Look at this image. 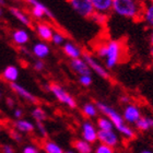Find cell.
Instances as JSON below:
<instances>
[{
	"label": "cell",
	"instance_id": "5bb4252c",
	"mask_svg": "<svg viewBox=\"0 0 153 153\" xmlns=\"http://www.w3.org/2000/svg\"><path fill=\"white\" fill-rule=\"evenodd\" d=\"M69 67L74 74H78V76H84V74H91V70H90L89 66L86 64L84 59L82 57L78 58V59H72L69 62Z\"/></svg>",
	"mask_w": 153,
	"mask_h": 153
},
{
	"label": "cell",
	"instance_id": "60d3db41",
	"mask_svg": "<svg viewBox=\"0 0 153 153\" xmlns=\"http://www.w3.org/2000/svg\"><path fill=\"white\" fill-rule=\"evenodd\" d=\"M149 41H150L151 49H153V30H151V32H150V35H149Z\"/></svg>",
	"mask_w": 153,
	"mask_h": 153
},
{
	"label": "cell",
	"instance_id": "7402d4cb",
	"mask_svg": "<svg viewBox=\"0 0 153 153\" xmlns=\"http://www.w3.org/2000/svg\"><path fill=\"white\" fill-rule=\"evenodd\" d=\"M136 128L140 131H149L153 129V117L150 116H141V118L136 123Z\"/></svg>",
	"mask_w": 153,
	"mask_h": 153
},
{
	"label": "cell",
	"instance_id": "681fc988",
	"mask_svg": "<svg viewBox=\"0 0 153 153\" xmlns=\"http://www.w3.org/2000/svg\"><path fill=\"white\" fill-rule=\"evenodd\" d=\"M0 132H1V127H0Z\"/></svg>",
	"mask_w": 153,
	"mask_h": 153
},
{
	"label": "cell",
	"instance_id": "d590c367",
	"mask_svg": "<svg viewBox=\"0 0 153 153\" xmlns=\"http://www.w3.org/2000/svg\"><path fill=\"white\" fill-rule=\"evenodd\" d=\"M22 153H39V150L37 147L33 146V144H27L23 148Z\"/></svg>",
	"mask_w": 153,
	"mask_h": 153
},
{
	"label": "cell",
	"instance_id": "e0dca14e",
	"mask_svg": "<svg viewBox=\"0 0 153 153\" xmlns=\"http://www.w3.org/2000/svg\"><path fill=\"white\" fill-rule=\"evenodd\" d=\"M11 38H12L13 43L18 46H25L30 41V34L26 30L18 29L12 32Z\"/></svg>",
	"mask_w": 153,
	"mask_h": 153
},
{
	"label": "cell",
	"instance_id": "1f68e13d",
	"mask_svg": "<svg viewBox=\"0 0 153 153\" xmlns=\"http://www.w3.org/2000/svg\"><path fill=\"white\" fill-rule=\"evenodd\" d=\"M94 153H115V152L113 148L108 147V146H105V144L100 143L95 147Z\"/></svg>",
	"mask_w": 153,
	"mask_h": 153
},
{
	"label": "cell",
	"instance_id": "44dd1931",
	"mask_svg": "<svg viewBox=\"0 0 153 153\" xmlns=\"http://www.w3.org/2000/svg\"><path fill=\"white\" fill-rule=\"evenodd\" d=\"M141 21L153 30V4L152 3H144L143 7V12L141 16Z\"/></svg>",
	"mask_w": 153,
	"mask_h": 153
},
{
	"label": "cell",
	"instance_id": "ee69618b",
	"mask_svg": "<svg viewBox=\"0 0 153 153\" xmlns=\"http://www.w3.org/2000/svg\"><path fill=\"white\" fill-rule=\"evenodd\" d=\"M64 153H76L74 151H72V150H68V151H65Z\"/></svg>",
	"mask_w": 153,
	"mask_h": 153
},
{
	"label": "cell",
	"instance_id": "9c48e42d",
	"mask_svg": "<svg viewBox=\"0 0 153 153\" xmlns=\"http://www.w3.org/2000/svg\"><path fill=\"white\" fill-rule=\"evenodd\" d=\"M97 128L92 121L85 120L81 125V134L82 140L86 141L88 143L92 144L97 142Z\"/></svg>",
	"mask_w": 153,
	"mask_h": 153
},
{
	"label": "cell",
	"instance_id": "cb8c5ba5",
	"mask_svg": "<svg viewBox=\"0 0 153 153\" xmlns=\"http://www.w3.org/2000/svg\"><path fill=\"white\" fill-rule=\"evenodd\" d=\"M74 148L78 153H92L93 152L92 144L88 143L86 141L82 140V139H76V140H74Z\"/></svg>",
	"mask_w": 153,
	"mask_h": 153
},
{
	"label": "cell",
	"instance_id": "f546056e",
	"mask_svg": "<svg viewBox=\"0 0 153 153\" xmlns=\"http://www.w3.org/2000/svg\"><path fill=\"white\" fill-rule=\"evenodd\" d=\"M90 19L94 21L96 24H99V25H104L108 19V16H106V14H102V13H97V12H94L92 14V16L90 18Z\"/></svg>",
	"mask_w": 153,
	"mask_h": 153
},
{
	"label": "cell",
	"instance_id": "2e32d148",
	"mask_svg": "<svg viewBox=\"0 0 153 153\" xmlns=\"http://www.w3.org/2000/svg\"><path fill=\"white\" fill-rule=\"evenodd\" d=\"M94 12L108 16L113 9V0H91Z\"/></svg>",
	"mask_w": 153,
	"mask_h": 153
},
{
	"label": "cell",
	"instance_id": "d4e9b609",
	"mask_svg": "<svg viewBox=\"0 0 153 153\" xmlns=\"http://www.w3.org/2000/svg\"><path fill=\"white\" fill-rule=\"evenodd\" d=\"M82 114L88 118H95L97 117L99 111L96 108L95 103H85L82 106Z\"/></svg>",
	"mask_w": 153,
	"mask_h": 153
},
{
	"label": "cell",
	"instance_id": "ac0fdd59",
	"mask_svg": "<svg viewBox=\"0 0 153 153\" xmlns=\"http://www.w3.org/2000/svg\"><path fill=\"white\" fill-rule=\"evenodd\" d=\"M14 129L19 131L20 134H31L35 130V124H33L32 121L27 120V119H16L13 123Z\"/></svg>",
	"mask_w": 153,
	"mask_h": 153
},
{
	"label": "cell",
	"instance_id": "e575fe53",
	"mask_svg": "<svg viewBox=\"0 0 153 153\" xmlns=\"http://www.w3.org/2000/svg\"><path fill=\"white\" fill-rule=\"evenodd\" d=\"M33 68H34V70L35 71H38V72H41L45 69V62L44 60H37L34 61V64H33Z\"/></svg>",
	"mask_w": 153,
	"mask_h": 153
},
{
	"label": "cell",
	"instance_id": "5b68a950",
	"mask_svg": "<svg viewBox=\"0 0 153 153\" xmlns=\"http://www.w3.org/2000/svg\"><path fill=\"white\" fill-rule=\"evenodd\" d=\"M82 58L84 59V61H85L86 64H88L91 72L94 71V74H96L99 76H101L102 79L108 80L111 78V74H109L108 70L106 69L104 65L101 64L97 60V58L94 55H92L91 53H88V51H84Z\"/></svg>",
	"mask_w": 153,
	"mask_h": 153
},
{
	"label": "cell",
	"instance_id": "30bf717a",
	"mask_svg": "<svg viewBox=\"0 0 153 153\" xmlns=\"http://www.w3.org/2000/svg\"><path fill=\"white\" fill-rule=\"evenodd\" d=\"M97 141L100 143L108 146L111 148H116L119 144V137L114 130L111 131H97Z\"/></svg>",
	"mask_w": 153,
	"mask_h": 153
},
{
	"label": "cell",
	"instance_id": "4316f807",
	"mask_svg": "<svg viewBox=\"0 0 153 153\" xmlns=\"http://www.w3.org/2000/svg\"><path fill=\"white\" fill-rule=\"evenodd\" d=\"M96 127L97 130H103V131H111L114 130V126H113L112 121L109 120L108 118L104 117H99L96 120Z\"/></svg>",
	"mask_w": 153,
	"mask_h": 153
},
{
	"label": "cell",
	"instance_id": "7c38bea8",
	"mask_svg": "<svg viewBox=\"0 0 153 153\" xmlns=\"http://www.w3.org/2000/svg\"><path fill=\"white\" fill-rule=\"evenodd\" d=\"M62 51H64V54L70 60L81 58L83 56V53H84L79 45L74 44V42H70V41H67L62 45Z\"/></svg>",
	"mask_w": 153,
	"mask_h": 153
},
{
	"label": "cell",
	"instance_id": "bcb514c9",
	"mask_svg": "<svg viewBox=\"0 0 153 153\" xmlns=\"http://www.w3.org/2000/svg\"><path fill=\"white\" fill-rule=\"evenodd\" d=\"M4 4V0H0V7Z\"/></svg>",
	"mask_w": 153,
	"mask_h": 153
},
{
	"label": "cell",
	"instance_id": "d6a6232c",
	"mask_svg": "<svg viewBox=\"0 0 153 153\" xmlns=\"http://www.w3.org/2000/svg\"><path fill=\"white\" fill-rule=\"evenodd\" d=\"M35 129L37 130L38 134L43 138H46L47 137V129L45 127L44 123H36L35 124Z\"/></svg>",
	"mask_w": 153,
	"mask_h": 153
},
{
	"label": "cell",
	"instance_id": "836d02e7",
	"mask_svg": "<svg viewBox=\"0 0 153 153\" xmlns=\"http://www.w3.org/2000/svg\"><path fill=\"white\" fill-rule=\"evenodd\" d=\"M9 134H10V137L12 138V139L16 141V142H22L23 136L20 134L19 131H16V129H12V130H10L9 131Z\"/></svg>",
	"mask_w": 153,
	"mask_h": 153
},
{
	"label": "cell",
	"instance_id": "277c9868",
	"mask_svg": "<svg viewBox=\"0 0 153 153\" xmlns=\"http://www.w3.org/2000/svg\"><path fill=\"white\" fill-rule=\"evenodd\" d=\"M95 105H96L97 111H99V113H101L104 117L108 118L109 120L112 121L113 126H114V129L118 130L121 126H124V125L126 124L124 121V118H123L121 114H119V113L111 105H108V104H106V103H104V102H101V101L95 102Z\"/></svg>",
	"mask_w": 153,
	"mask_h": 153
},
{
	"label": "cell",
	"instance_id": "8d00e7d4",
	"mask_svg": "<svg viewBox=\"0 0 153 153\" xmlns=\"http://www.w3.org/2000/svg\"><path fill=\"white\" fill-rule=\"evenodd\" d=\"M1 152L2 153H16L14 148L11 144H2L1 146Z\"/></svg>",
	"mask_w": 153,
	"mask_h": 153
},
{
	"label": "cell",
	"instance_id": "c3c4849f",
	"mask_svg": "<svg viewBox=\"0 0 153 153\" xmlns=\"http://www.w3.org/2000/svg\"><path fill=\"white\" fill-rule=\"evenodd\" d=\"M0 97H1V90H0Z\"/></svg>",
	"mask_w": 153,
	"mask_h": 153
},
{
	"label": "cell",
	"instance_id": "3957f363",
	"mask_svg": "<svg viewBox=\"0 0 153 153\" xmlns=\"http://www.w3.org/2000/svg\"><path fill=\"white\" fill-rule=\"evenodd\" d=\"M49 92L54 95V97L59 103L64 104L71 109L76 108V105H78L76 101L62 85L58 84V83H51L49 84Z\"/></svg>",
	"mask_w": 153,
	"mask_h": 153
},
{
	"label": "cell",
	"instance_id": "4dcf8cb0",
	"mask_svg": "<svg viewBox=\"0 0 153 153\" xmlns=\"http://www.w3.org/2000/svg\"><path fill=\"white\" fill-rule=\"evenodd\" d=\"M78 81H79L80 84L82 86H84V88H89V86L92 85V83H93V79L91 74L80 76L79 78H78Z\"/></svg>",
	"mask_w": 153,
	"mask_h": 153
},
{
	"label": "cell",
	"instance_id": "6da1fadb",
	"mask_svg": "<svg viewBox=\"0 0 153 153\" xmlns=\"http://www.w3.org/2000/svg\"><path fill=\"white\" fill-rule=\"evenodd\" d=\"M96 57L103 60V65L107 70L114 69L123 60L125 54L124 45L117 39H107L101 42L94 48Z\"/></svg>",
	"mask_w": 153,
	"mask_h": 153
},
{
	"label": "cell",
	"instance_id": "74e56055",
	"mask_svg": "<svg viewBox=\"0 0 153 153\" xmlns=\"http://www.w3.org/2000/svg\"><path fill=\"white\" fill-rule=\"evenodd\" d=\"M23 111L21 108H16L13 111V117L16 118V119H21L23 117Z\"/></svg>",
	"mask_w": 153,
	"mask_h": 153
},
{
	"label": "cell",
	"instance_id": "4fadbf2b",
	"mask_svg": "<svg viewBox=\"0 0 153 153\" xmlns=\"http://www.w3.org/2000/svg\"><path fill=\"white\" fill-rule=\"evenodd\" d=\"M35 31L37 36L42 39V42H51V37H53V34H54L55 30L53 29V26L48 23L45 22H39L36 24L35 26Z\"/></svg>",
	"mask_w": 153,
	"mask_h": 153
},
{
	"label": "cell",
	"instance_id": "8992f818",
	"mask_svg": "<svg viewBox=\"0 0 153 153\" xmlns=\"http://www.w3.org/2000/svg\"><path fill=\"white\" fill-rule=\"evenodd\" d=\"M24 1L31 6V14L34 19L42 20L43 18H48L51 20L55 19L54 13L43 2L38 1V0H24Z\"/></svg>",
	"mask_w": 153,
	"mask_h": 153
},
{
	"label": "cell",
	"instance_id": "ba28073f",
	"mask_svg": "<svg viewBox=\"0 0 153 153\" xmlns=\"http://www.w3.org/2000/svg\"><path fill=\"white\" fill-rule=\"evenodd\" d=\"M123 118L124 121L127 125H136L139 119L141 118V111L139 108V106H137L136 104L129 103L127 105H125L124 111H123Z\"/></svg>",
	"mask_w": 153,
	"mask_h": 153
},
{
	"label": "cell",
	"instance_id": "ab89813d",
	"mask_svg": "<svg viewBox=\"0 0 153 153\" xmlns=\"http://www.w3.org/2000/svg\"><path fill=\"white\" fill-rule=\"evenodd\" d=\"M119 101H120L123 104L127 105V104H129V103H130V97H129L128 95H121L120 99H119Z\"/></svg>",
	"mask_w": 153,
	"mask_h": 153
},
{
	"label": "cell",
	"instance_id": "603a6c76",
	"mask_svg": "<svg viewBox=\"0 0 153 153\" xmlns=\"http://www.w3.org/2000/svg\"><path fill=\"white\" fill-rule=\"evenodd\" d=\"M43 151L45 153H64L65 151L58 143L53 140H45L42 144Z\"/></svg>",
	"mask_w": 153,
	"mask_h": 153
},
{
	"label": "cell",
	"instance_id": "f6af8a7d",
	"mask_svg": "<svg viewBox=\"0 0 153 153\" xmlns=\"http://www.w3.org/2000/svg\"><path fill=\"white\" fill-rule=\"evenodd\" d=\"M150 55H151V59H152V61H153V49H151Z\"/></svg>",
	"mask_w": 153,
	"mask_h": 153
},
{
	"label": "cell",
	"instance_id": "52a82bcc",
	"mask_svg": "<svg viewBox=\"0 0 153 153\" xmlns=\"http://www.w3.org/2000/svg\"><path fill=\"white\" fill-rule=\"evenodd\" d=\"M70 7L79 16L90 19L94 13L91 0H67Z\"/></svg>",
	"mask_w": 153,
	"mask_h": 153
},
{
	"label": "cell",
	"instance_id": "f35d334b",
	"mask_svg": "<svg viewBox=\"0 0 153 153\" xmlns=\"http://www.w3.org/2000/svg\"><path fill=\"white\" fill-rule=\"evenodd\" d=\"M6 104L7 106L9 107V108H14V105H16V102H14V100L11 99V97H8L6 100Z\"/></svg>",
	"mask_w": 153,
	"mask_h": 153
},
{
	"label": "cell",
	"instance_id": "d6986e66",
	"mask_svg": "<svg viewBox=\"0 0 153 153\" xmlns=\"http://www.w3.org/2000/svg\"><path fill=\"white\" fill-rule=\"evenodd\" d=\"M19 69L16 66H13V65H10V66H7L4 69H3L2 76L3 80H6L7 82L9 83H14L16 82V80L19 79Z\"/></svg>",
	"mask_w": 153,
	"mask_h": 153
},
{
	"label": "cell",
	"instance_id": "9a60e30c",
	"mask_svg": "<svg viewBox=\"0 0 153 153\" xmlns=\"http://www.w3.org/2000/svg\"><path fill=\"white\" fill-rule=\"evenodd\" d=\"M32 54L35 56L37 59L43 60L51 54V47L46 42H37L33 45L32 47Z\"/></svg>",
	"mask_w": 153,
	"mask_h": 153
},
{
	"label": "cell",
	"instance_id": "b9f144b4",
	"mask_svg": "<svg viewBox=\"0 0 153 153\" xmlns=\"http://www.w3.org/2000/svg\"><path fill=\"white\" fill-rule=\"evenodd\" d=\"M140 153H153L152 151H150V150H142Z\"/></svg>",
	"mask_w": 153,
	"mask_h": 153
},
{
	"label": "cell",
	"instance_id": "ffe728a7",
	"mask_svg": "<svg viewBox=\"0 0 153 153\" xmlns=\"http://www.w3.org/2000/svg\"><path fill=\"white\" fill-rule=\"evenodd\" d=\"M10 13H11L12 16H14L21 24H23V25L31 26V24H32V20H31V18H30L24 11L20 10L19 8H16V7L10 8Z\"/></svg>",
	"mask_w": 153,
	"mask_h": 153
},
{
	"label": "cell",
	"instance_id": "83f0119b",
	"mask_svg": "<svg viewBox=\"0 0 153 153\" xmlns=\"http://www.w3.org/2000/svg\"><path fill=\"white\" fill-rule=\"evenodd\" d=\"M117 131L121 134V137H124L127 140H132V139L136 138V131H134V129L127 124L121 126Z\"/></svg>",
	"mask_w": 153,
	"mask_h": 153
},
{
	"label": "cell",
	"instance_id": "8fae6325",
	"mask_svg": "<svg viewBox=\"0 0 153 153\" xmlns=\"http://www.w3.org/2000/svg\"><path fill=\"white\" fill-rule=\"evenodd\" d=\"M10 88L12 90L13 92L16 93V95L21 97L22 100H24L25 102H29L31 104H36L38 102L37 97H36L33 93H31L27 89H25L23 85L19 84V83H10Z\"/></svg>",
	"mask_w": 153,
	"mask_h": 153
},
{
	"label": "cell",
	"instance_id": "f1b7e54d",
	"mask_svg": "<svg viewBox=\"0 0 153 153\" xmlns=\"http://www.w3.org/2000/svg\"><path fill=\"white\" fill-rule=\"evenodd\" d=\"M51 42L56 46H62L67 42V39H66V36H65L64 33L59 32V31H55Z\"/></svg>",
	"mask_w": 153,
	"mask_h": 153
},
{
	"label": "cell",
	"instance_id": "484cf974",
	"mask_svg": "<svg viewBox=\"0 0 153 153\" xmlns=\"http://www.w3.org/2000/svg\"><path fill=\"white\" fill-rule=\"evenodd\" d=\"M31 115H32L33 119L36 121V123H44L46 119H47V113L45 111L43 107L41 106H36L32 109L31 112Z\"/></svg>",
	"mask_w": 153,
	"mask_h": 153
},
{
	"label": "cell",
	"instance_id": "7dc6e473",
	"mask_svg": "<svg viewBox=\"0 0 153 153\" xmlns=\"http://www.w3.org/2000/svg\"><path fill=\"white\" fill-rule=\"evenodd\" d=\"M147 3H152L153 4V0H147Z\"/></svg>",
	"mask_w": 153,
	"mask_h": 153
},
{
	"label": "cell",
	"instance_id": "7bdbcfd3",
	"mask_svg": "<svg viewBox=\"0 0 153 153\" xmlns=\"http://www.w3.org/2000/svg\"><path fill=\"white\" fill-rule=\"evenodd\" d=\"M3 16V9H2V7H0V18Z\"/></svg>",
	"mask_w": 153,
	"mask_h": 153
},
{
	"label": "cell",
	"instance_id": "7a4b0ae2",
	"mask_svg": "<svg viewBox=\"0 0 153 153\" xmlns=\"http://www.w3.org/2000/svg\"><path fill=\"white\" fill-rule=\"evenodd\" d=\"M144 3L143 0H113L112 12L125 19L141 21Z\"/></svg>",
	"mask_w": 153,
	"mask_h": 153
}]
</instances>
